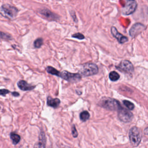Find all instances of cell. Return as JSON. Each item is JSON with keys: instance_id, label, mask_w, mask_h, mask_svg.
<instances>
[{"instance_id": "1", "label": "cell", "mask_w": 148, "mask_h": 148, "mask_svg": "<svg viewBox=\"0 0 148 148\" xmlns=\"http://www.w3.org/2000/svg\"><path fill=\"white\" fill-rule=\"evenodd\" d=\"M98 105L109 110H119L122 108L118 100L109 97L102 98L99 101Z\"/></svg>"}, {"instance_id": "2", "label": "cell", "mask_w": 148, "mask_h": 148, "mask_svg": "<svg viewBox=\"0 0 148 148\" xmlns=\"http://www.w3.org/2000/svg\"><path fill=\"white\" fill-rule=\"evenodd\" d=\"M80 75L83 76H90L96 75L98 72L97 65L93 62H87L83 64L80 70Z\"/></svg>"}, {"instance_id": "3", "label": "cell", "mask_w": 148, "mask_h": 148, "mask_svg": "<svg viewBox=\"0 0 148 148\" xmlns=\"http://www.w3.org/2000/svg\"><path fill=\"white\" fill-rule=\"evenodd\" d=\"M18 11L15 6L9 4H4L0 8V13L9 19L14 18L17 16Z\"/></svg>"}, {"instance_id": "4", "label": "cell", "mask_w": 148, "mask_h": 148, "mask_svg": "<svg viewBox=\"0 0 148 148\" xmlns=\"http://www.w3.org/2000/svg\"><path fill=\"white\" fill-rule=\"evenodd\" d=\"M141 138L139 129L136 127H132L129 131V139L131 145L134 147H136L140 143Z\"/></svg>"}, {"instance_id": "5", "label": "cell", "mask_w": 148, "mask_h": 148, "mask_svg": "<svg viewBox=\"0 0 148 148\" xmlns=\"http://www.w3.org/2000/svg\"><path fill=\"white\" fill-rule=\"evenodd\" d=\"M60 77L62 79L71 82V83H76L81 80L82 76L79 73H71L66 71H64L60 72Z\"/></svg>"}, {"instance_id": "6", "label": "cell", "mask_w": 148, "mask_h": 148, "mask_svg": "<svg viewBox=\"0 0 148 148\" xmlns=\"http://www.w3.org/2000/svg\"><path fill=\"white\" fill-rule=\"evenodd\" d=\"M118 118L122 122L128 123L133 119V114L131 111L122 107L118 110Z\"/></svg>"}, {"instance_id": "7", "label": "cell", "mask_w": 148, "mask_h": 148, "mask_svg": "<svg viewBox=\"0 0 148 148\" xmlns=\"http://www.w3.org/2000/svg\"><path fill=\"white\" fill-rule=\"evenodd\" d=\"M137 8V2L135 1L127 0L125 5L123 8L121 12L124 15H129L133 13Z\"/></svg>"}, {"instance_id": "8", "label": "cell", "mask_w": 148, "mask_h": 148, "mask_svg": "<svg viewBox=\"0 0 148 148\" xmlns=\"http://www.w3.org/2000/svg\"><path fill=\"white\" fill-rule=\"evenodd\" d=\"M116 68L119 71L126 73H131L134 69L132 64L130 61L126 60L121 61Z\"/></svg>"}, {"instance_id": "9", "label": "cell", "mask_w": 148, "mask_h": 148, "mask_svg": "<svg viewBox=\"0 0 148 148\" xmlns=\"http://www.w3.org/2000/svg\"><path fill=\"white\" fill-rule=\"evenodd\" d=\"M145 25L141 23H135L131 27V29H130L129 34L132 38H134L138 35L139 34L141 33L145 29Z\"/></svg>"}, {"instance_id": "10", "label": "cell", "mask_w": 148, "mask_h": 148, "mask_svg": "<svg viewBox=\"0 0 148 148\" xmlns=\"http://www.w3.org/2000/svg\"><path fill=\"white\" fill-rule=\"evenodd\" d=\"M39 14H40L45 19H47L49 21H55L59 19L60 17L56 14L53 13L50 10L47 9H40L39 11Z\"/></svg>"}, {"instance_id": "11", "label": "cell", "mask_w": 148, "mask_h": 148, "mask_svg": "<svg viewBox=\"0 0 148 148\" xmlns=\"http://www.w3.org/2000/svg\"><path fill=\"white\" fill-rule=\"evenodd\" d=\"M110 31H111V33L113 35V36L117 39L118 42L120 43H124L128 41V39L127 38V37H126V36H124L123 35H122L121 34L119 33L115 27H114V26L112 27Z\"/></svg>"}, {"instance_id": "12", "label": "cell", "mask_w": 148, "mask_h": 148, "mask_svg": "<svg viewBox=\"0 0 148 148\" xmlns=\"http://www.w3.org/2000/svg\"><path fill=\"white\" fill-rule=\"evenodd\" d=\"M17 86L18 88L23 91H29L35 88V86L28 84L26 81L20 80L17 83Z\"/></svg>"}, {"instance_id": "13", "label": "cell", "mask_w": 148, "mask_h": 148, "mask_svg": "<svg viewBox=\"0 0 148 148\" xmlns=\"http://www.w3.org/2000/svg\"><path fill=\"white\" fill-rule=\"evenodd\" d=\"M46 145V137L45 133L43 131H40L39 135V140L35 144L34 148H45Z\"/></svg>"}, {"instance_id": "14", "label": "cell", "mask_w": 148, "mask_h": 148, "mask_svg": "<svg viewBox=\"0 0 148 148\" xmlns=\"http://www.w3.org/2000/svg\"><path fill=\"white\" fill-rule=\"evenodd\" d=\"M60 103V100L57 98H53L51 97H48L47 99V104L48 106L54 108H57Z\"/></svg>"}, {"instance_id": "15", "label": "cell", "mask_w": 148, "mask_h": 148, "mask_svg": "<svg viewBox=\"0 0 148 148\" xmlns=\"http://www.w3.org/2000/svg\"><path fill=\"white\" fill-rule=\"evenodd\" d=\"M46 71L50 74L53 75H56L57 76L60 77V72L58 71L57 69H55L54 68L50 66H48L46 67Z\"/></svg>"}, {"instance_id": "16", "label": "cell", "mask_w": 148, "mask_h": 148, "mask_svg": "<svg viewBox=\"0 0 148 148\" xmlns=\"http://www.w3.org/2000/svg\"><path fill=\"white\" fill-rule=\"evenodd\" d=\"M90 118V113L87 110H84L80 114V119L82 121L85 122L88 120Z\"/></svg>"}, {"instance_id": "17", "label": "cell", "mask_w": 148, "mask_h": 148, "mask_svg": "<svg viewBox=\"0 0 148 148\" xmlns=\"http://www.w3.org/2000/svg\"><path fill=\"white\" fill-rule=\"evenodd\" d=\"M109 77L111 81L116 82L119 79L120 75L116 71H112L110 72V73L109 75Z\"/></svg>"}, {"instance_id": "18", "label": "cell", "mask_w": 148, "mask_h": 148, "mask_svg": "<svg viewBox=\"0 0 148 148\" xmlns=\"http://www.w3.org/2000/svg\"><path fill=\"white\" fill-rule=\"evenodd\" d=\"M10 138L12 140L13 144H14V145L17 144L20 142V139H21L20 135L14 132H12L10 134Z\"/></svg>"}, {"instance_id": "19", "label": "cell", "mask_w": 148, "mask_h": 148, "mask_svg": "<svg viewBox=\"0 0 148 148\" xmlns=\"http://www.w3.org/2000/svg\"><path fill=\"white\" fill-rule=\"evenodd\" d=\"M123 104L130 110H132L134 109V104L133 103H132L131 102L128 101V100H124L123 101Z\"/></svg>"}, {"instance_id": "20", "label": "cell", "mask_w": 148, "mask_h": 148, "mask_svg": "<svg viewBox=\"0 0 148 148\" xmlns=\"http://www.w3.org/2000/svg\"><path fill=\"white\" fill-rule=\"evenodd\" d=\"M0 38L3 40H11L12 39V36L7 33L0 31Z\"/></svg>"}, {"instance_id": "21", "label": "cell", "mask_w": 148, "mask_h": 148, "mask_svg": "<svg viewBox=\"0 0 148 148\" xmlns=\"http://www.w3.org/2000/svg\"><path fill=\"white\" fill-rule=\"evenodd\" d=\"M43 44V39L39 38L36 39L34 42V46L35 48H40Z\"/></svg>"}, {"instance_id": "22", "label": "cell", "mask_w": 148, "mask_h": 148, "mask_svg": "<svg viewBox=\"0 0 148 148\" xmlns=\"http://www.w3.org/2000/svg\"><path fill=\"white\" fill-rule=\"evenodd\" d=\"M72 37L74 38H76V39H80V40H82V39H84L85 38L84 36L82 34H81L80 32H77V33L73 34L72 35Z\"/></svg>"}, {"instance_id": "23", "label": "cell", "mask_w": 148, "mask_h": 148, "mask_svg": "<svg viewBox=\"0 0 148 148\" xmlns=\"http://www.w3.org/2000/svg\"><path fill=\"white\" fill-rule=\"evenodd\" d=\"M72 134L73 135V137L76 138L78 136V132L76 129L75 125L73 124L72 127Z\"/></svg>"}, {"instance_id": "24", "label": "cell", "mask_w": 148, "mask_h": 148, "mask_svg": "<svg viewBox=\"0 0 148 148\" xmlns=\"http://www.w3.org/2000/svg\"><path fill=\"white\" fill-rule=\"evenodd\" d=\"M10 92L9 90L5 89V88H3V89H0V95H3V96H5L6 94H9Z\"/></svg>"}, {"instance_id": "25", "label": "cell", "mask_w": 148, "mask_h": 148, "mask_svg": "<svg viewBox=\"0 0 148 148\" xmlns=\"http://www.w3.org/2000/svg\"><path fill=\"white\" fill-rule=\"evenodd\" d=\"M12 94L13 96L16 97H18V96L20 95V94H19L18 92H16V91L12 92Z\"/></svg>"}]
</instances>
